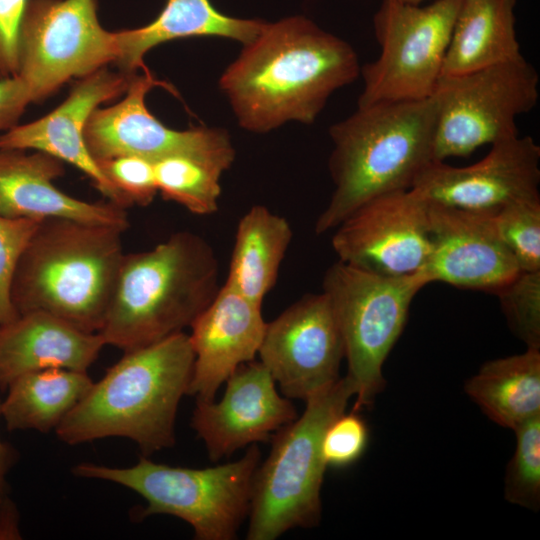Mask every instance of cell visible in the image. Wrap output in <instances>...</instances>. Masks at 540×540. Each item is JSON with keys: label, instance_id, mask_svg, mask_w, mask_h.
Instances as JSON below:
<instances>
[{"label": "cell", "instance_id": "cell-1", "mask_svg": "<svg viewBox=\"0 0 540 540\" xmlns=\"http://www.w3.org/2000/svg\"><path fill=\"white\" fill-rule=\"evenodd\" d=\"M360 71L348 42L295 15L265 22L224 70L219 87L242 128L266 133L290 121L312 124Z\"/></svg>", "mask_w": 540, "mask_h": 540}, {"label": "cell", "instance_id": "cell-2", "mask_svg": "<svg viewBox=\"0 0 540 540\" xmlns=\"http://www.w3.org/2000/svg\"><path fill=\"white\" fill-rule=\"evenodd\" d=\"M193 365L184 331L124 352L58 425L57 437L69 445L123 437L144 456L172 447L178 406L188 393Z\"/></svg>", "mask_w": 540, "mask_h": 540}, {"label": "cell", "instance_id": "cell-3", "mask_svg": "<svg viewBox=\"0 0 540 540\" xmlns=\"http://www.w3.org/2000/svg\"><path fill=\"white\" fill-rule=\"evenodd\" d=\"M435 126L431 97L358 107L333 124L328 167L334 190L316 220L315 232L334 229L372 198L412 188L434 161Z\"/></svg>", "mask_w": 540, "mask_h": 540}, {"label": "cell", "instance_id": "cell-4", "mask_svg": "<svg viewBox=\"0 0 540 540\" xmlns=\"http://www.w3.org/2000/svg\"><path fill=\"white\" fill-rule=\"evenodd\" d=\"M211 245L178 231L153 248L124 254L99 334L124 352L190 327L219 291Z\"/></svg>", "mask_w": 540, "mask_h": 540}, {"label": "cell", "instance_id": "cell-5", "mask_svg": "<svg viewBox=\"0 0 540 540\" xmlns=\"http://www.w3.org/2000/svg\"><path fill=\"white\" fill-rule=\"evenodd\" d=\"M124 230L65 218L40 221L19 260L11 300L99 333L124 256Z\"/></svg>", "mask_w": 540, "mask_h": 540}, {"label": "cell", "instance_id": "cell-6", "mask_svg": "<svg viewBox=\"0 0 540 540\" xmlns=\"http://www.w3.org/2000/svg\"><path fill=\"white\" fill-rule=\"evenodd\" d=\"M352 396L353 382L340 377L305 402L302 416L275 432L271 451L253 477L248 540H274L290 529L319 524L327 468L322 437Z\"/></svg>", "mask_w": 540, "mask_h": 540}, {"label": "cell", "instance_id": "cell-7", "mask_svg": "<svg viewBox=\"0 0 540 540\" xmlns=\"http://www.w3.org/2000/svg\"><path fill=\"white\" fill-rule=\"evenodd\" d=\"M260 458L258 446L252 444L240 459L203 469L156 463L143 455L131 467L80 463L73 473L139 494L147 503L139 518L171 515L191 525L197 540H232L249 515Z\"/></svg>", "mask_w": 540, "mask_h": 540}, {"label": "cell", "instance_id": "cell-8", "mask_svg": "<svg viewBox=\"0 0 540 540\" xmlns=\"http://www.w3.org/2000/svg\"><path fill=\"white\" fill-rule=\"evenodd\" d=\"M422 272L384 276L337 260L325 272L327 296L344 344L347 377L355 386L353 411L370 407L384 389L383 364L400 337Z\"/></svg>", "mask_w": 540, "mask_h": 540}, {"label": "cell", "instance_id": "cell-9", "mask_svg": "<svg viewBox=\"0 0 540 540\" xmlns=\"http://www.w3.org/2000/svg\"><path fill=\"white\" fill-rule=\"evenodd\" d=\"M436 111L434 161L467 157L483 145L519 134L518 116L539 99V75L524 57L475 72L440 77L431 96Z\"/></svg>", "mask_w": 540, "mask_h": 540}, {"label": "cell", "instance_id": "cell-10", "mask_svg": "<svg viewBox=\"0 0 540 540\" xmlns=\"http://www.w3.org/2000/svg\"><path fill=\"white\" fill-rule=\"evenodd\" d=\"M461 0L428 5L382 0L373 18L378 58L361 67L358 107L432 96Z\"/></svg>", "mask_w": 540, "mask_h": 540}, {"label": "cell", "instance_id": "cell-11", "mask_svg": "<svg viewBox=\"0 0 540 540\" xmlns=\"http://www.w3.org/2000/svg\"><path fill=\"white\" fill-rule=\"evenodd\" d=\"M97 0H29L18 36V72L31 103L119 58L116 32L99 22Z\"/></svg>", "mask_w": 540, "mask_h": 540}, {"label": "cell", "instance_id": "cell-12", "mask_svg": "<svg viewBox=\"0 0 540 540\" xmlns=\"http://www.w3.org/2000/svg\"><path fill=\"white\" fill-rule=\"evenodd\" d=\"M155 87L175 95L171 84L156 78L145 67L135 74L124 98L108 107H97L85 126V142L95 161L121 155L156 162L173 155L217 158L233 162L235 149L229 133L221 128L197 127L175 130L159 121L145 99Z\"/></svg>", "mask_w": 540, "mask_h": 540}, {"label": "cell", "instance_id": "cell-13", "mask_svg": "<svg viewBox=\"0 0 540 540\" xmlns=\"http://www.w3.org/2000/svg\"><path fill=\"white\" fill-rule=\"evenodd\" d=\"M427 209L412 188L372 198L334 228L332 248L339 261L375 274L419 273L431 252Z\"/></svg>", "mask_w": 540, "mask_h": 540}, {"label": "cell", "instance_id": "cell-14", "mask_svg": "<svg viewBox=\"0 0 540 540\" xmlns=\"http://www.w3.org/2000/svg\"><path fill=\"white\" fill-rule=\"evenodd\" d=\"M258 355L290 400L306 402L332 386L344 344L327 296L306 294L267 323Z\"/></svg>", "mask_w": 540, "mask_h": 540}, {"label": "cell", "instance_id": "cell-15", "mask_svg": "<svg viewBox=\"0 0 540 540\" xmlns=\"http://www.w3.org/2000/svg\"><path fill=\"white\" fill-rule=\"evenodd\" d=\"M490 146L483 159L469 166L432 161L412 189L428 201L485 213L540 197V146L536 141L518 134Z\"/></svg>", "mask_w": 540, "mask_h": 540}, {"label": "cell", "instance_id": "cell-16", "mask_svg": "<svg viewBox=\"0 0 540 540\" xmlns=\"http://www.w3.org/2000/svg\"><path fill=\"white\" fill-rule=\"evenodd\" d=\"M493 214L428 201L431 252L421 271L428 284L439 281L495 294L517 276L521 270Z\"/></svg>", "mask_w": 540, "mask_h": 540}, {"label": "cell", "instance_id": "cell-17", "mask_svg": "<svg viewBox=\"0 0 540 540\" xmlns=\"http://www.w3.org/2000/svg\"><path fill=\"white\" fill-rule=\"evenodd\" d=\"M225 383L222 399L197 400L191 418V427L213 462L245 446L270 441L298 417L295 406L278 393L274 378L260 361L241 365Z\"/></svg>", "mask_w": 540, "mask_h": 540}, {"label": "cell", "instance_id": "cell-18", "mask_svg": "<svg viewBox=\"0 0 540 540\" xmlns=\"http://www.w3.org/2000/svg\"><path fill=\"white\" fill-rule=\"evenodd\" d=\"M134 75L105 67L80 78L53 111L1 133L0 149L45 152L82 171L108 201L126 208L122 197L90 154L84 132L91 113L125 93Z\"/></svg>", "mask_w": 540, "mask_h": 540}, {"label": "cell", "instance_id": "cell-19", "mask_svg": "<svg viewBox=\"0 0 540 540\" xmlns=\"http://www.w3.org/2000/svg\"><path fill=\"white\" fill-rule=\"evenodd\" d=\"M258 305L227 285L191 324L194 365L188 395L215 400L221 384L258 354L267 322Z\"/></svg>", "mask_w": 540, "mask_h": 540}, {"label": "cell", "instance_id": "cell-20", "mask_svg": "<svg viewBox=\"0 0 540 540\" xmlns=\"http://www.w3.org/2000/svg\"><path fill=\"white\" fill-rule=\"evenodd\" d=\"M64 173V163L45 152L0 149V215L37 221L65 218L124 231L128 228L125 208L110 201H84L57 188L54 181Z\"/></svg>", "mask_w": 540, "mask_h": 540}, {"label": "cell", "instance_id": "cell-21", "mask_svg": "<svg viewBox=\"0 0 540 540\" xmlns=\"http://www.w3.org/2000/svg\"><path fill=\"white\" fill-rule=\"evenodd\" d=\"M105 345L99 333L82 331L51 314H18L0 326V390L40 370L87 371Z\"/></svg>", "mask_w": 540, "mask_h": 540}, {"label": "cell", "instance_id": "cell-22", "mask_svg": "<svg viewBox=\"0 0 540 540\" xmlns=\"http://www.w3.org/2000/svg\"><path fill=\"white\" fill-rule=\"evenodd\" d=\"M266 21L228 16L210 0H165L158 16L145 26L116 32L119 70L130 75L144 69V56L153 48L177 39L220 37L246 45Z\"/></svg>", "mask_w": 540, "mask_h": 540}, {"label": "cell", "instance_id": "cell-23", "mask_svg": "<svg viewBox=\"0 0 540 540\" xmlns=\"http://www.w3.org/2000/svg\"><path fill=\"white\" fill-rule=\"evenodd\" d=\"M517 0H461L442 76L475 72L524 57L516 34Z\"/></svg>", "mask_w": 540, "mask_h": 540}, {"label": "cell", "instance_id": "cell-24", "mask_svg": "<svg viewBox=\"0 0 540 540\" xmlns=\"http://www.w3.org/2000/svg\"><path fill=\"white\" fill-rule=\"evenodd\" d=\"M292 235L287 219L264 205L252 206L239 220L224 284L262 306L277 281Z\"/></svg>", "mask_w": 540, "mask_h": 540}, {"label": "cell", "instance_id": "cell-25", "mask_svg": "<svg viewBox=\"0 0 540 540\" xmlns=\"http://www.w3.org/2000/svg\"><path fill=\"white\" fill-rule=\"evenodd\" d=\"M464 389L489 419L514 431L540 416V349L485 362Z\"/></svg>", "mask_w": 540, "mask_h": 540}, {"label": "cell", "instance_id": "cell-26", "mask_svg": "<svg viewBox=\"0 0 540 540\" xmlns=\"http://www.w3.org/2000/svg\"><path fill=\"white\" fill-rule=\"evenodd\" d=\"M93 384L87 371L51 368L14 380L1 402L7 429L47 433L64 420Z\"/></svg>", "mask_w": 540, "mask_h": 540}, {"label": "cell", "instance_id": "cell-27", "mask_svg": "<svg viewBox=\"0 0 540 540\" xmlns=\"http://www.w3.org/2000/svg\"><path fill=\"white\" fill-rule=\"evenodd\" d=\"M233 162L191 155H173L154 162L158 192L196 215L217 211L220 179Z\"/></svg>", "mask_w": 540, "mask_h": 540}, {"label": "cell", "instance_id": "cell-28", "mask_svg": "<svg viewBox=\"0 0 540 540\" xmlns=\"http://www.w3.org/2000/svg\"><path fill=\"white\" fill-rule=\"evenodd\" d=\"M515 452L504 478L505 499L515 505L538 511L540 507V416L514 430Z\"/></svg>", "mask_w": 540, "mask_h": 540}, {"label": "cell", "instance_id": "cell-29", "mask_svg": "<svg viewBox=\"0 0 540 540\" xmlns=\"http://www.w3.org/2000/svg\"><path fill=\"white\" fill-rule=\"evenodd\" d=\"M493 219L520 270L540 271V197L509 203Z\"/></svg>", "mask_w": 540, "mask_h": 540}, {"label": "cell", "instance_id": "cell-30", "mask_svg": "<svg viewBox=\"0 0 540 540\" xmlns=\"http://www.w3.org/2000/svg\"><path fill=\"white\" fill-rule=\"evenodd\" d=\"M495 295L512 332L527 348L540 349V271H520Z\"/></svg>", "mask_w": 540, "mask_h": 540}, {"label": "cell", "instance_id": "cell-31", "mask_svg": "<svg viewBox=\"0 0 540 540\" xmlns=\"http://www.w3.org/2000/svg\"><path fill=\"white\" fill-rule=\"evenodd\" d=\"M97 164L120 194L126 207L147 206L158 193L153 161L139 156L121 155L99 160Z\"/></svg>", "mask_w": 540, "mask_h": 540}, {"label": "cell", "instance_id": "cell-32", "mask_svg": "<svg viewBox=\"0 0 540 540\" xmlns=\"http://www.w3.org/2000/svg\"><path fill=\"white\" fill-rule=\"evenodd\" d=\"M40 221L0 215V326L18 313L11 300V288L19 260Z\"/></svg>", "mask_w": 540, "mask_h": 540}, {"label": "cell", "instance_id": "cell-33", "mask_svg": "<svg viewBox=\"0 0 540 540\" xmlns=\"http://www.w3.org/2000/svg\"><path fill=\"white\" fill-rule=\"evenodd\" d=\"M368 442V426L358 412L342 413L328 425L323 434V460L327 467H347L361 458Z\"/></svg>", "mask_w": 540, "mask_h": 540}, {"label": "cell", "instance_id": "cell-34", "mask_svg": "<svg viewBox=\"0 0 540 540\" xmlns=\"http://www.w3.org/2000/svg\"><path fill=\"white\" fill-rule=\"evenodd\" d=\"M29 0H0V78L18 72V36Z\"/></svg>", "mask_w": 540, "mask_h": 540}, {"label": "cell", "instance_id": "cell-35", "mask_svg": "<svg viewBox=\"0 0 540 540\" xmlns=\"http://www.w3.org/2000/svg\"><path fill=\"white\" fill-rule=\"evenodd\" d=\"M30 103L28 89L18 75L0 78V134L18 124Z\"/></svg>", "mask_w": 540, "mask_h": 540}, {"label": "cell", "instance_id": "cell-36", "mask_svg": "<svg viewBox=\"0 0 540 540\" xmlns=\"http://www.w3.org/2000/svg\"><path fill=\"white\" fill-rule=\"evenodd\" d=\"M17 519L11 504L0 507V539L19 538Z\"/></svg>", "mask_w": 540, "mask_h": 540}, {"label": "cell", "instance_id": "cell-37", "mask_svg": "<svg viewBox=\"0 0 540 540\" xmlns=\"http://www.w3.org/2000/svg\"><path fill=\"white\" fill-rule=\"evenodd\" d=\"M0 417L1 413V402H0ZM12 462V453L11 449L1 441L0 439V507L8 505L6 499V481L5 476Z\"/></svg>", "mask_w": 540, "mask_h": 540}, {"label": "cell", "instance_id": "cell-38", "mask_svg": "<svg viewBox=\"0 0 540 540\" xmlns=\"http://www.w3.org/2000/svg\"><path fill=\"white\" fill-rule=\"evenodd\" d=\"M400 1L411 3V4H421L424 0H400Z\"/></svg>", "mask_w": 540, "mask_h": 540}]
</instances>
